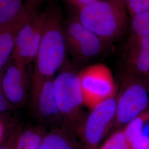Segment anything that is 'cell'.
Returning a JSON list of instances; mask_svg holds the SVG:
<instances>
[{"label": "cell", "mask_w": 149, "mask_h": 149, "mask_svg": "<svg viewBox=\"0 0 149 149\" xmlns=\"http://www.w3.org/2000/svg\"><path fill=\"white\" fill-rule=\"evenodd\" d=\"M47 17L35 59L32 77L53 79L64 63L67 48L61 11L56 7L47 10Z\"/></svg>", "instance_id": "6da1fadb"}, {"label": "cell", "mask_w": 149, "mask_h": 149, "mask_svg": "<svg viewBox=\"0 0 149 149\" xmlns=\"http://www.w3.org/2000/svg\"><path fill=\"white\" fill-rule=\"evenodd\" d=\"M124 0H96L79 10L77 18L104 43L120 37L128 26Z\"/></svg>", "instance_id": "7a4b0ae2"}, {"label": "cell", "mask_w": 149, "mask_h": 149, "mask_svg": "<svg viewBox=\"0 0 149 149\" xmlns=\"http://www.w3.org/2000/svg\"><path fill=\"white\" fill-rule=\"evenodd\" d=\"M54 92L63 119L64 128L77 133L85 117L84 97L78 74L69 70L61 71L53 80Z\"/></svg>", "instance_id": "3957f363"}, {"label": "cell", "mask_w": 149, "mask_h": 149, "mask_svg": "<svg viewBox=\"0 0 149 149\" xmlns=\"http://www.w3.org/2000/svg\"><path fill=\"white\" fill-rule=\"evenodd\" d=\"M149 107V90L144 79L124 74L117 97L114 126L122 129Z\"/></svg>", "instance_id": "277c9868"}, {"label": "cell", "mask_w": 149, "mask_h": 149, "mask_svg": "<svg viewBox=\"0 0 149 149\" xmlns=\"http://www.w3.org/2000/svg\"><path fill=\"white\" fill-rule=\"evenodd\" d=\"M31 79L28 100L32 116L45 128L63 127V119L54 92V78L37 79L31 76Z\"/></svg>", "instance_id": "5b68a950"}, {"label": "cell", "mask_w": 149, "mask_h": 149, "mask_svg": "<svg viewBox=\"0 0 149 149\" xmlns=\"http://www.w3.org/2000/svg\"><path fill=\"white\" fill-rule=\"evenodd\" d=\"M117 97L113 96L91 109L77 134L84 144V149H98V146L114 124Z\"/></svg>", "instance_id": "8992f818"}, {"label": "cell", "mask_w": 149, "mask_h": 149, "mask_svg": "<svg viewBox=\"0 0 149 149\" xmlns=\"http://www.w3.org/2000/svg\"><path fill=\"white\" fill-rule=\"evenodd\" d=\"M85 106L90 109L116 96V84L110 69L103 64L87 67L78 74Z\"/></svg>", "instance_id": "52a82bcc"}, {"label": "cell", "mask_w": 149, "mask_h": 149, "mask_svg": "<svg viewBox=\"0 0 149 149\" xmlns=\"http://www.w3.org/2000/svg\"><path fill=\"white\" fill-rule=\"evenodd\" d=\"M67 50L76 60L86 61L101 53L104 42L86 28L77 18L70 19L63 26Z\"/></svg>", "instance_id": "ba28073f"}, {"label": "cell", "mask_w": 149, "mask_h": 149, "mask_svg": "<svg viewBox=\"0 0 149 149\" xmlns=\"http://www.w3.org/2000/svg\"><path fill=\"white\" fill-rule=\"evenodd\" d=\"M31 86L27 66L17 64L11 58L3 72L2 87L7 100L14 108L22 107L26 104Z\"/></svg>", "instance_id": "9c48e42d"}, {"label": "cell", "mask_w": 149, "mask_h": 149, "mask_svg": "<svg viewBox=\"0 0 149 149\" xmlns=\"http://www.w3.org/2000/svg\"><path fill=\"white\" fill-rule=\"evenodd\" d=\"M43 0H28L16 18L0 28V72L5 69L14 52L17 33L28 18L40 9Z\"/></svg>", "instance_id": "30bf717a"}, {"label": "cell", "mask_w": 149, "mask_h": 149, "mask_svg": "<svg viewBox=\"0 0 149 149\" xmlns=\"http://www.w3.org/2000/svg\"><path fill=\"white\" fill-rule=\"evenodd\" d=\"M124 74L144 78L149 74V38L131 34L125 50Z\"/></svg>", "instance_id": "8fae6325"}, {"label": "cell", "mask_w": 149, "mask_h": 149, "mask_svg": "<svg viewBox=\"0 0 149 149\" xmlns=\"http://www.w3.org/2000/svg\"><path fill=\"white\" fill-rule=\"evenodd\" d=\"M38 149H79V145L74 134L61 127L46 133Z\"/></svg>", "instance_id": "7c38bea8"}, {"label": "cell", "mask_w": 149, "mask_h": 149, "mask_svg": "<svg viewBox=\"0 0 149 149\" xmlns=\"http://www.w3.org/2000/svg\"><path fill=\"white\" fill-rule=\"evenodd\" d=\"M45 127L40 124L21 131L17 139L16 149H38L46 134Z\"/></svg>", "instance_id": "4fadbf2b"}, {"label": "cell", "mask_w": 149, "mask_h": 149, "mask_svg": "<svg viewBox=\"0 0 149 149\" xmlns=\"http://www.w3.org/2000/svg\"><path fill=\"white\" fill-rule=\"evenodd\" d=\"M23 0H0V28L13 21L24 6Z\"/></svg>", "instance_id": "5bb4252c"}, {"label": "cell", "mask_w": 149, "mask_h": 149, "mask_svg": "<svg viewBox=\"0 0 149 149\" xmlns=\"http://www.w3.org/2000/svg\"><path fill=\"white\" fill-rule=\"evenodd\" d=\"M131 18L132 34L149 38V11L135 15Z\"/></svg>", "instance_id": "9a60e30c"}, {"label": "cell", "mask_w": 149, "mask_h": 149, "mask_svg": "<svg viewBox=\"0 0 149 149\" xmlns=\"http://www.w3.org/2000/svg\"><path fill=\"white\" fill-rule=\"evenodd\" d=\"M99 149H132L126 138L123 129L117 130Z\"/></svg>", "instance_id": "2e32d148"}, {"label": "cell", "mask_w": 149, "mask_h": 149, "mask_svg": "<svg viewBox=\"0 0 149 149\" xmlns=\"http://www.w3.org/2000/svg\"><path fill=\"white\" fill-rule=\"evenodd\" d=\"M125 3L131 17L149 11V0H125Z\"/></svg>", "instance_id": "e0dca14e"}, {"label": "cell", "mask_w": 149, "mask_h": 149, "mask_svg": "<svg viewBox=\"0 0 149 149\" xmlns=\"http://www.w3.org/2000/svg\"><path fill=\"white\" fill-rule=\"evenodd\" d=\"M3 70L0 72V114L10 111L14 108L13 106L7 100L2 90V77Z\"/></svg>", "instance_id": "ac0fdd59"}, {"label": "cell", "mask_w": 149, "mask_h": 149, "mask_svg": "<svg viewBox=\"0 0 149 149\" xmlns=\"http://www.w3.org/2000/svg\"><path fill=\"white\" fill-rule=\"evenodd\" d=\"M70 3L74 6L79 10L91 2L96 0H68Z\"/></svg>", "instance_id": "d6986e66"}, {"label": "cell", "mask_w": 149, "mask_h": 149, "mask_svg": "<svg viewBox=\"0 0 149 149\" xmlns=\"http://www.w3.org/2000/svg\"><path fill=\"white\" fill-rule=\"evenodd\" d=\"M4 124L2 120L0 119V141L3 136V135L4 133Z\"/></svg>", "instance_id": "ffe728a7"}, {"label": "cell", "mask_w": 149, "mask_h": 149, "mask_svg": "<svg viewBox=\"0 0 149 149\" xmlns=\"http://www.w3.org/2000/svg\"><path fill=\"white\" fill-rule=\"evenodd\" d=\"M143 79H144V81L145 82L146 85L147 86V87H148L149 90V74L146 76H145Z\"/></svg>", "instance_id": "44dd1931"}, {"label": "cell", "mask_w": 149, "mask_h": 149, "mask_svg": "<svg viewBox=\"0 0 149 149\" xmlns=\"http://www.w3.org/2000/svg\"><path fill=\"white\" fill-rule=\"evenodd\" d=\"M0 149H11L10 148V147H8V146L7 145H3V146H1L0 147Z\"/></svg>", "instance_id": "7402d4cb"}, {"label": "cell", "mask_w": 149, "mask_h": 149, "mask_svg": "<svg viewBox=\"0 0 149 149\" xmlns=\"http://www.w3.org/2000/svg\"><path fill=\"white\" fill-rule=\"evenodd\" d=\"M124 1H125V0H124Z\"/></svg>", "instance_id": "603a6c76"}]
</instances>
